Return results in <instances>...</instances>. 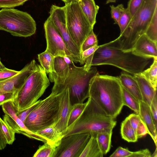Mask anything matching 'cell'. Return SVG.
Instances as JSON below:
<instances>
[{"label":"cell","mask_w":157,"mask_h":157,"mask_svg":"<svg viewBox=\"0 0 157 157\" xmlns=\"http://www.w3.org/2000/svg\"><path fill=\"white\" fill-rule=\"evenodd\" d=\"M83 111L67 129L64 136L77 133L90 135L101 132H112L116 121L109 117L92 99L89 98Z\"/></svg>","instance_id":"cell-3"},{"label":"cell","mask_w":157,"mask_h":157,"mask_svg":"<svg viewBox=\"0 0 157 157\" xmlns=\"http://www.w3.org/2000/svg\"><path fill=\"white\" fill-rule=\"evenodd\" d=\"M80 8L91 26H94L96 22V17L99 6L94 0H77Z\"/></svg>","instance_id":"cell-21"},{"label":"cell","mask_w":157,"mask_h":157,"mask_svg":"<svg viewBox=\"0 0 157 157\" xmlns=\"http://www.w3.org/2000/svg\"><path fill=\"white\" fill-rule=\"evenodd\" d=\"M0 125L7 144H12L15 140V132L0 117Z\"/></svg>","instance_id":"cell-33"},{"label":"cell","mask_w":157,"mask_h":157,"mask_svg":"<svg viewBox=\"0 0 157 157\" xmlns=\"http://www.w3.org/2000/svg\"><path fill=\"white\" fill-rule=\"evenodd\" d=\"M38 56V61L40 65L46 74L55 72L54 68L55 56L46 50L39 54Z\"/></svg>","instance_id":"cell-26"},{"label":"cell","mask_w":157,"mask_h":157,"mask_svg":"<svg viewBox=\"0 0 157 157\" xmlns=\"http://www.w3.org/2000/svg\"><path fill=\"white\" fill-rule=\"evenodd\" d=\"M136 132L138 138L142 137L148 134L146 127L141 120L137 128Z\"/></svg>","instance_id":"cell-44"},{"label":"cell","mask_w":157,"mask_h":157,"mask_svg":"<svg viewBox=\"0 0 157 157\" xmlns=\"http://www.w3.org/2000/svg\"><path fill=\"white\" fill-rule=\"evenodd\" d=\"M99 46L98 45L95 46L85 50L82 53L81 64H85L83 66L87 70H89L91 67L94 54Z\"/></svg>","instance_id":"cell-31"},{"label":"cell","mask_w":157,"mask_h":157,"mask_svg":"<svg viewBox=\"0 0 157 157\" xmlns=\"http://www.w3.org/2000/svg\"><path fill=\"white\" fill-rule=\"evenodd\" d=\"M87 103V101L85 103H77L72 105L68 119L67 128L80 116Z\"/></svg>","instance_id":"cell-30"},{"label":"cell","mask_w":157,"mask_h":157,"mask_svg":"<svg viewBox=\"0 0 157 157\" xmlns=\"http://www.w3.org/2000/svg\"><path fill=\"white\" fill-rule=\"evenodd\" d=\"M38 64L34 59L27 64L19 73L4 81H0V95L17 91L29 76L36 69Z\"/></svg>","instance_id":"cell-14"},{"label":"cell","mask_w":157,"mask_h":157,"mask_svg":"<svg viewBox=\"0 0 157 157\" xmlns=\"http://www.w3.org/2000/svg\"><path fill=\"white\" fill-rule=\"evenodd\" d=\"M90 137L85 133L63 137L56 147L54 157H79Z\"/></svg>","instance_id":"cell-11"},{"label":"cell","mask_w":157,"mask_h":157,"mask_svg":"<svg viewBox=\"0 0 157 157\" xmlns=\"http://www.w3.org/2000/svg\"><path fill=\"white\" fill-rule=\"evenodd\" d=\"M121 86L132 95L139 102L142 98L138 82L133 76L122 72L118 77Z\"/></svg>","instance_id":"cell-19"},{"label":"cell","mask_w":157,"mask_h":157,"mask_svg":"<svg viewBox=\"0 0 157 157\" xmlns=\"http://www.w3.org/2000/svg\"><path fill=\"white\" fill-rule=\"evenodd\" d=\"M122 91L123 105L128 106L136 113L139 114L140 112L139 102L122 86Z\"/></svg>","instance_id":"cell-28"},{"label":"cell","mask_w":157,"mask_h":157,"mask_svg":"<svg viewBox=\"0 0 157 157\" xmlns=\"http://www.w3.org/2000/svg\"><path fill=\"white\" fill-rule=\"evenodd\" d=\"M56 147L48 142L40 146L33 157H54Z\"/></svg>","instance_id":"cell-29"},{"label":"cell","mask_w":157,"mask_h":157,"mask_svg":"<svg viewBox=\"0 0 157 157\" xmlns=\"http://www.w3.org/2000/svg\"><path fill=\"white\" fill-rule=\"evenodd\" d=\"M59 99V93L52 91L48 96L41 100L24 123L27 128L36 133L39 130L56 124L58 119Z\"/></svg>","instance_id":"cell-7"},{"label":"cell","mask_w":157,"mask_h":157,"mask_svg":"<svg viewBox=\"0 0 157 157\" xmlns=\"http://www.w3.org/2000/svg\"><path fill=\"white\" fill-rule=\"evenodd\" d=\"M44 28L47 42L46 50L55 57H67L74 62L73 56L68 51L61 35L48 17L44 23Z\"/></svg>","instance_id":"cell-12"},{"label":"cell","mask_w":157,"mask_h":157,"mask_svg":"<svg viewBox=\"0 0 157 157\" xmlns=\"http://www.w3.org/2000/svg\"><path fill=\"white\" fill-rule=\"evenodd\" d=\"M140 74L156 89L157 85V58L153 59L150 67L144 70Z\"/></svg>","instance_id":"cell-27"},{"label":"cell","mask_w":157,"mask_h":157,"mask_svg":"<svg viewBox=\"0 0 157 157\" xmlns=\"http://www.w3.org/2000/svg\"><path fill=\"white\" fill-rule=\"evenodd\" d=\"M121 133L122 138L128 142H135L137 141L136 131L131 126L127 117L121 124Z\"/></svg>","instance_id":"cell-24"},{"label":"cell","mask_w":157,"mask_h":157,"mask_svg":"<svg viewBox=\"0 0 157 157\" xmlns=\"http://www.w3.org/2000/svg\"><path fill=\"white\" fill-rule=\"evenodd\" d=\"M0 30L14 36L26 37L34 34L36 22L26 12L12 8L0 10Z\"/></svg>","instance_id":"cell-8"},{"label":"cell","mask_w":157,"mask_h":157,"mask_svg":"<svg viewBox=\"0 0 157 157\" xmlns=\"http://www.w3.org/2000/svg\"><path fill=\"white\" fill-rule=\"evenodd\" d=\"M6 67L1 62L0 59V71L5 69Z\"/></svg>","instance_id":"cell-47"},{"label":"cell","mask_w":157,"mask_h":157,"mask_svg":"<svg viewBox=\"0 0 157 157\" xmlns=\"http://www.w3.org/2000/svg\"><path fill=\"white\" fill-rule=\"evenodd\" d=\"M28 0H0V8H11L22 5Z\"/></svg>","instance_id":"cell-37"},{"label":"cell","mask_w":157,"mask_h":157,"mask_svg":"<svg viewBox=\"0 0 157 157\" xmlns=\"http://www.w3.org/2000/svg\"><path fill=\"white\" fill-rule=\"evenodd\" d=\"M127 117L131 126L136 131L141 120L139 115L136 113H132L129 115Z\"/></svg>","instance_id":"cell-43"},{"label":"cell","mask_w":157,"mask_h":157,"mask_svg":"<svg viewBox=\"0 0 157 157\" xmlns=\"http://www.w3.org/2000/svg\"><path fill=\"white\" fill-rule=\"evenodd\" d=\"M131 51L138 56L157 58V43L150 39L145 33L137 39Z\"/></svg>","instance_id":"cell-16"},{"label":"cell","mask_w":157,"mask_h":157,"mask_svg":"<svg viewBox=\"0 0 157 157\" xmlns=\"http://www.w3.org/2000/svg\"><path fill=\"white\" fill-rule=\"evenodd\" d=\"M46 74L41 66L38 64L12 101L17 113L31 106L43 94L50 84Z\"/></svg>","instance_id":"cell-6"},{"label":"cell","mask_w":157,"mask_h":157,"mask_svg":"<svg viewBox=\"0 0 157 157\" xmlns=\"http://www.w3.org/2000/svg\"><path fill=\"white\" fill-rule=\"evenodd\" d=\"M144 0H129L126 8L129 11L131 18L141 6Z\"/></svg>","instance_id":"cell-38"},{"label":"cell","mask_w":157,"mask_h":157,"mask_svg":"<svg viewBox=\"0 0 157 157\" xmlns=\"http://www.w3.org/2000/svg\"><path fill=\"white\" fill-rule=\"evenodd\" d=\"M98 41L96 35L92 29L83 41L81 48V52L95 46L98 45Z\"/></svg>","instance_id":"cell-34"},{"label":"cell","mask_w":157,"mask_h":157,"mask_svg":"<svg viewBox=\"0 0 157 157\" xmlns=\"http://www.w3.org/2000/svg\"><path fill=\"white\" fill-rule=\"evenodd\" d=\"M5 114L3 120L10 126L15 133L21 134L31 139L43 142H48L44 137L29 130L24 123L17 117V111L13 101H6L1 105Z\"/></svg>","instance_id":"cell-13"},{"label":"cell","mask_w":157,"mask_h":157,"mask_svg":"<svg viewBox=\"0 0 157 157\" xmlns=\"http://www.w3.org/2000/svg\"><path fill=\"white\" fill-rule=\"evenodd\" d=\"M49 18L60 35L68 50L72 55L74 62L81 64V51L72 39L67 29L65 7L52 5L49 11Z\"/></svg>","instance_id":"cell-10"},{"label":"cell","mask_w":157,"mask_h":157,"mask_svg":"<svg viewBox=\"0 0 157 157\" xmlns=\"http://www.w3.org/2000/svg\"><path fill=\"white\" fill-rule=\"evenodd\" d=\"M96 134L90 135V139L79 157H102L99 147Z\"/></svg>","instance_id":"cell-23"},{"label":"cell","mask_w":157,"mask_h":157,"mask_svg":"<svg viewBox=\"0 0 157 157\" xmlns=\"http://www.w3.org/2000/svg\"><path fill=\"white\" fill-rule=\"evenodd\" d=\"M111 17L114 21V24H117L120 18L123 13L125 8L123 4L118 5L116 6H110Z\"/></svg>","instance_id":"cell-36"},{"label":"cell","mask_w":157,"mask_h":157,"mask_svg":"<svg viewBox=\"0 0 157 157\" xmlns=\"http://www.w3.org/2000/svg\"><path fill=\"white\" fill-rule=\"evenodd\" d=\"M40 101V100L37 101L29 108L19 113H17V117L24 123L27 117L37 105Z\"/></svg>","instance_id":"cell-40"},{"label":"cell","mask_w":157,"mask_h":157,"mask_svg":"<svg viewBox=\"0 0 157 157\" xmlns=\"http://www.w3.org/2000/svg\"><path fill=\"white\" fill-rule=\"evenodd\" d=\"M157 10V0H144L124 33L114 40L121 49L132 51L137 39L145 33Z\"/></svg>","instance_id":"cell-4"},{"label":"cell","mask_w":157,"mask_h":157,"mask_svg":"<svg viewBox=\"0 0 157 157\" xmlns=\"http://www.w3.org/2000/svg\"><path fill=\"white\" fill-rule=\"evenodd\" d=\"M117 0H107L106 2V4H108L111 2H116Z\"/></svg>","instance_id":"cell-49"},{"label":"cell","mask_w":157,"mask_h":157,"mask_svg":"<svg viewBox=\"0 0 157 157\" xmlns=\"http://www.w3.org/2000/svg\"><path fill=\"white\" fill-rule=\"evenodd\" d=\"M152 59L137 56L132 51H124L113 40L99 45L94 54L91 65H112L134 75L144 70Z\"/></svg>","instance_id":"cell-2"},{"label":"cell","mask_w":157,"mask_h":157,"mask_svg":"<svg viewBox=\"0 0 157 157\" xmlns=\"http://www.w3.org/2000/svg\"><path fill=\"white\" fill-rule=\"evenodd\" d=\"M145 34L150 39L157 43V10L155 12Z\"/></svg>","instance_id":"cell-32"},{"label":"cell","mask_w":157,"mask_h":157,"mask_svg":"<svg viewBox=\"0 0 157 157\" xmlns=\"http://www.w3.org/2000/svg\"><path fill=\"white\" fill-rule=\"evenodd\" d=\"M64 6L68 32L80 50L83 41L94 27L83 13L77 0L65 4Z\"/></svg>","instance_id":"cell-9"},{"label":"cell","mask_w":157,"mask_h":157,"mask_svg":"<svg viewBox=\"0 0 157 157\" xmlns=\"http://www.w3.org/2000/svg\"><path fill=\"white\" fill-rule=\"evenodd\" d=\"M19 71L6 68L0 71V81L8 79L16 75Z\"/></svg>","instance_id":"cell-41"},{"label":"cell","mask_w":157,"mask_h":157,"mask_svg":"<svg viewBox=\"0 0 157 157\" xmlns=\"http://www.w3.org/2000/svg\"><path fill=\"white\" fill-rule=\"evenodd\" d=\"M140 103L139 115L146 125L148 134L151 136L157 147V129L154 124L150 106L142 101Z\"/></svg>","instance_id":"cell-18"},{"label":"cell","mask_w":157,"mask_h":157,"mask_svg":"<svg viewBox=\"0 0 157 157\" xmlns=\"http://www.w3.org/2000/svg\"><path fill=\"white\" fill-rule=\"evenodd\" d=\"M54 68L55 72L49 73V81L54 82L52 89L56 88L63 84L68 76L70 67L67 63L64 57L57 56L55 57Z\"/></svg>","instance_id":"cell-17"},{"label":"cell","mask_w":157,"mask_h":157,"mask_svg":"<svg viewBox=\"0 0 157 157\" xmlns=\"http://www.w3.org/2000/svg\"><path fill=\"white\" fill-rule=\"evenodd\" d=\"M150 108L154 124L157 128V94L152 100Z\"/></svg>","instance_id":"cell-42"},{"label":"cell","mask_w":157,"mask_h":157,"mask_svg":"<svg viewBox=\"0 0 157 157\" xmlns=\"http://www.w3.org/2000/svg\"><path fill=\"white\" fill-rule=\"evenodd\" d=\"M112 132H101L96 134V138L99 149L103 155L110 150Z\"/></svg>","instance_id":"cell-25"},{"label":"cell","mask_w":157,"mask_h":157,"mask_svg":"<svg viewBox=\"0 0 157 157\" xmlns=\"http://www.w3.org/2000/svg\"><path fill=\"white\" fill-rule=\"evenodd\" d=\"M122 93L118 77L100 75L98 72L91 79L89 98L113 119L120 113L124 106Z\"/></svg>","instance_id":"cell-1"},{"label":"cell","mask_w":157,"mask_h":157,"mask_svg":"<svg viewBox=\"0 0 157 157\" xmlns=\"http://www.w3.org/2000/svg\"><path fill=\"white\" fill-rule=\"evenodd\" d=\"M59 93V99L58 119L55 126L64 136L67 131L68 119L72 105L70 101L68 87L65 88Z\"/></svg>","instance_id":"cell-15"},{"label":"cell","mask_w":157,"mask_h":157,"mask_svg":"<svg viewBox=\"0 0 157 157\" xmlns=\"http://www.w3.org/2000/svg\"><path fill=\"white\" fill-rule=\"evenodd\" d=\"M131 17L127 9L125 8L124 11L120 18L117 25L119 27L121 35L124 32L131 20Z\"/></svg>","instance_id":"cell-35"},{"label":"cell","mask_w":157,"mask_h":157,"mask_svg":"<svg viewBox=\"0 0 157 157\" xmlns=\"http://www.w3.org/2000/svg\"><path fill=\"white\" fill-rule=\"evenodd\" d=\"M133 76L138 84L142 101L150 106L154 97L157 94V89L154 88L140 74Z\"/></svg>","instance_id":"cell-20"},{"label":"cell","mask_w":157,"mask_h":157,"mask_svg":"<svg viewBox=\"0 0 157 157\" xmlns=\"http://www.w3.org/2000/svg\"><path fill=\"white\" fill-rule=\"evenodd\" d=\"M55 124L39 130L36 133L44 137L47 140L48 143L56 147L64 136L55 126Z\"/></svg>","instance_id":"cell-22"},{"label":"cell","mask_w":157,"mask_h":157,"mask_svg":"<svg viewBox=\"0 0 157 157\" xmlns=\"http://www.w3.org/2000/svg\"><path fill=\"white\" fill-rule=\"evenodd\" d=\"M151 155L149 150L145 149L133 152L131 157H151Z\"/></svg>","instance_id":"cell-45"},{"label":"cell","mask_w":157,"mask_h":157,"mask_svg":"<svg viewBox=\"0 0 157 157\" xmlns=\"http://www.w3.org/2000/svg\"><path fill=\"white\" fill-rule=\"evenodd\" d=\"M151 157H157V147H156V149L154 152L151 155Z\"/></svg>","instance_id":"cell-48"},{"label":"cell","mask_w":157,"mask_h":157,"mask_svg":"<svg viewBox=\"0 0 157 157\" xmlns=\"http://www.w3.org/2000/svg\"><path fill=\"white\" fill-rule=\"evenodd\" d=\"M65 4L68 3L72 1L77 0H61Z\"/></svg>","instance_id":"cell-50"},{"label":"cell","mask_w":157,"mask_h":157,"mask_svg":"<svg viewBox=\"0 0 157 157\" xmlns=\"http://www.w3.org/2000/svg\"><path fill=\"white\" fill-rule=\"evenodd\" d=\"M133 152L128 149L118 147L109 157H131Z\"/></svg>","instance_id":"cell-39"},{"label":"cell","mask_w":157,"mask_h":157,"mask_svg":"<svg viewBox=\"0 0 157 157\" xmlns=\"http://www.w3.org/2000/svg\"><path fill=\"white\" fill-rule=\"evenodd\" d=\"M6 139L0 125V150L4 149L7 144Z\"/></svg>","instance_id":"cell-46"},{"label":"cell","mask_w":157,"mask_h":157,"mask_svg":"<svg viewBox=\"0 0 157 157\" xmlns=\"http://www.w3.org/2000/svg\"><path fill=\"white\" fill-rule=\"evenodd\" d=\"M70 71L64 83L52 91L59 93L65 87L69 89V96L72 105L81 103L89 97V90L91 78L98 72L96 67H91L89 70L84 66L78 67L71 60L69 64Z\"/></svg>","instance_id":"cell-5"}]
</instances>
